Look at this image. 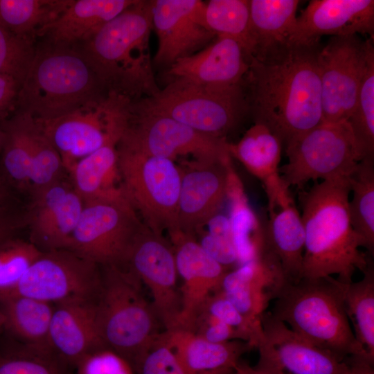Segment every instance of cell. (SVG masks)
Listing matches in <instances>:
<instances>
[{"label": "cell", "instance_id": "cell-1", "mask_svg": "<svg viewBox=\"0 0 374 374\" xmlns=\"http://www.w3.org/2000/svg\"><path fill=\"white\" fill-rule=\"evenodd\" d=\"M321 47L320 40L294 43L268 57L249 58L242 80L248 112L285 145L323 122Z\"/></svg>", "mask_w": 374, "mask_h": 374}, {"label": "cell", "instance_id": "cell-2", "mask_svg": "<svg viewBox=\"0 0 374 374\" xmlns=\"http://www.w3.org/2000/svg\"><path fill=\"white\" fill-rule=\"evenodd\" d=\"M348 177L317 181L299 193L305 231L302 278L337 276L342 283L353 281L373 262L362 238L353 229L348 211Z\"/></svg>", "mask_w": 374, "mask_h": 374}, {"label": "cell", "instance_id": "cell-3", "mask_svg": "<svg viewBox=\"0 0 374 374\" xmlns=\"http://www.w3.org/2000/svg\"><path fill=\"white\" fill-rule=\"evenodd\" d=\"M152 0L134 3L80 47L109 91L132 101L154 96L157 84L150 51Z\"/></svg>", "mask_w": 374, "mask_h": 374}, {"label": "cell", "instance_id": "cell-4", "mask_svg": "<svg viewBox=\"0 0 374 374\" xmlns=\"http://www.w3.org/2000/svg\"><path fill=\"white\" fill-rule=\"evenodd\" d=\"M109 92L80 47L44 42L35 48L15 109L49 120L100 100Z\"/></svg>", "mask_w": 374, "mask_h": 374}, {"label": "cell", "instance_id": "cell-5", "mask_svg": "<svg viewBox=\"0 0 374 374\" xmlns=\"http://www.w3.org/2000/svg\"><path fill=\"white\" fill-rule=\"evenodd\" d=\"M344 285L333 276L285 281L270 312L293 331L339 359L373 364L357 341L348 319Z\"/></svg>", "mask_w": 374, "mask_h": 374}, {"label": "cell", "instance_id": "cell-6", "mask_svg": "<svg viewBox=\"0 0 374 374\" xmlns=\"http://www.w3.org/2000/svg\"><path fill=\"white\" fill-rule=\"evenodd\" d=\"M142 286L125 266H101L100 285L93 301L103 345L123 356L134 370L145 350L163 332Z\"/></svg>", "mask_w": 374, "mask_h": 374}, {"label": "cell", "instance_id": "cell-7", "mask_svg": "<svg viewBox=\"0 0 374 374\" xmlns=\"http://www.w3.org/2000/svg\"><path fill=\"white\" fill-rule=\"evenodd\" d=\"M131 109L168 117L221 139L249 114L242 83L202 84L179 78L152 96L132 101Z\"/></svg>", "mask_w": 374, "mask_h": 374}, {"label": "cell", "instance_id": "cell-8", "mask_svg": "<svg viewBox=\"0 0 374 374\" xmlns=\"http://www.w3.org/2000/svg\"><path fill=\"white\" fill-rule=\"evenodd\" d=\"M118 168L124 197L141 222L170 239L181 231L178 204L181 171L172 160L147 154L118 141Z\"/></svg>", "mask_w": 374, "mask_h": 374}, {"label": "cell", "instance_id": "cell-9", "mask_svg": "<svg viewBox=\"0 0 374 374\" xmlns=\"http://www.w3.org/2000/svg\"><path fill=\"white\" fill-rule=\"evenodd\" d=\"M132 100L110 91L103 99L49 120L35 119L58 152L67 173L80 159L109 141L120 139Z\"/></svg>", "mask_w": 374, "mask_h": 374}, {"label": "cell", "instance_id": "cell-10", "mask_svg": "<svg viewBox=\"0 0 374 374\" xmlns=\"http://www.w3.org/2000/svg\"><path fill=\"white\" fill-rule=\"evenodd\" d=\"M287 162L279 174L288 187L348 177L362 160L348 121L322 122L285 145Z\"/></svg>", "mask_w": 374, "mask_h": 374}, {"label": "cell", "instance_id": "cell-11", "mask_svg": "<svg viewBox=\"0 0 374 374\" xmlns=\"http://www.w3.org/2000/svg\"><path fill=\"white\" fill-rule=\"evenodd\" d=\"M143 223L124 198L86 203L69 249L100 266H123Z\"/></svg>", "mask_w": 374, "mask_h": 374}, {"label": "cell", "instance_id": "cell-12", "mask_svg": "<svg viewBox=\"0 0 374 374\" xmlns=\"http://www.w3.org/2000/svg\"><path fill=\"white\" fill-rule=\"evenodd\" d=\"M100 280L101 266L72 250L42 251L11 296L30 297L53 305L93 300Z\"/></svg>", "mask_w": 374, "mask_h": 374}, {"label": "cell", "instance_id": "cell-13", "mask_svg": "<svg viewBox=\"0 0 374 374\" xmlns=\"http://www.w3.org/2000/svg\"><path fill=\"white\" fill-rule=\"evenodd\" d=\"M147 154L174 161L192 156L196 161H217L229 157L226 139L198 132L168 117L131 109L119 140Z\"/></svg>", "mask_w": 374, "mask_h": 374}, {"label": "cell", "instance_id": "cell-14", "mask_svg": "<svg viewBox=\"0 0 374 374\" xmlns=\"http://www.w3.org/2000/svg\"><path fill=\"white\" fill-rule=\"evenodd\" d=\"M359 35L332 36L317 57L323 122L347 121L357 98L371 40Z\"/></svg>", "mask_w": 374, "mask_h": 374}, {"label": "cell", "instance_id": "cell-15", "mask_svg": "<svg viewBox=\"0 0 374 374\" xmlns=\"http://www.w3.org/2000/svg\"><path fill=\"white\" fill-rule=\"evenodd\" d=\"M124 266L149 289L164 330L175 329L181 312V296L172 244L143 224L130 247Z\"/></svg>", "mask_w": 374, "mask_h": 374}, {"label": "cell", "instance_id": "cell-16", "mask_svg": "<svg viewBox=\"0 0 374 374\" xmlns=\"http://www.w3.org/2000/svg\"><path fill=\"white\" fill-rule=\"evenodd\" d=\"M262 335L254 368L265 374H346L350 364L305 339L271 312L262 319Z\"/></svg>", "mask_w": 374, "mask_h": 374}, {"label": "cell", "instance_id": "cell-17", "mask_svg": "<svg viewBox=\"0 0 374 374\" xmlns=\"http://www.w3.org/2000/svg\"><path fill=\"white\" fill-rule=\"evenodd\" d=\"M205 6L200 0H152V28L158 39L155 65L168 69L216 38L206 24Z\"/></svg>", "mask_w": 374, "mask_h": 374}, {"label": "cell", "instance_id": "cell-18", "mask_svg": "<svg viewBox=\"0 0 374 374\" xmlns=\"http://www.w3.org/2000/svg\"><path fill=\"white\" fill-rule=\"evenodd\" d=\"M24 216L30 242L42 251L69 249L84 202L71 181L62 178L33 192Z\"/></svg>", "mask_w": 374, "mask_h": 374}, {"label": "cell", "instance_id": "cell-19", "mask_svg": "<svg viewBox=\"0 0 374 374\" xmlns=\"http://www.w3.org/2000/svg\"><path fill=\"white\" fill-rule=\"evenodd\" d=\"M231 156L217 161H186L181 171L178 224L181 233L195 237L226 199Z\"/></svg>", "mask_w": 374, "mask_h": 374}, {"label": "cell", "instance_id": "cell-20", "mask_svg": "<svg viewBox=\"0 0 374 374\" xmlns=\"http://www.w3.org/2000/svg\"><path fill=\"white\" fill-rule=\"evenodd\" d=\"M286 281L275 256L260 257L229 270L220 290L262 337V319L271 300Z\"/></svg>", "mask_w": 374, "mask_h": 374}, {"label": "cell", "instance_id": "cell-21", "mask_svg": "<svg viewBox=\"0 0 374 374\" xmlns=\"http://www.w3.org/2000/svg\"><path fill=\"white\" fill-rule=\"evenodd\" d=\"M180 288L181 312L175 328L188 329L207 299L220 290L229 270L211 258L195 237L180 232L172 238Z\"/></svg>", "mask_w": 374, "mask_h": 374}, {"label": "cell", "instance_id": "cell-22", "mask_svg": "<svg viewBox=\"0 0 374 374\" xmlns=\"http://www.w3.org/2000/svg\"><path fill=\"white\" fill-rule=\"evenodd\" d=\"M374 35L373 0H312L296 19L291 42L320 40L321 36Z\"/></svg>", "mask_w": 374, "mask_h": 374}, {"label": "cell", "instance_id": "cell-23", "mask_svg": "<svg viewBox=\"0 0 374 374\" xmlns=\"http://www.w3.org/2000/svg\"><path fill=\"white\" fill-rule=\"evenodd\" d=\"M93 301L72 300L54 305L50 355L68 368H75L86 355L105 347L100 337Z\"/></svg>", "mask_w": 374, "mask_h": 374}, {"label": "cell", "instance_id": "cell-24", "mask_svg": "<svg viewBox=\"0 0 374 374\" xmlns=\"http://www.w3.org/2000/svg\"><path fill=\"white\" fill-rule=\"evenodd\" d=\"M248 69L249 59L241 45L217 36L206 47L174 63L166 75L197 84L235 85L242 83Z\"/></svg>", "mask_w": 374, "mask_h": 374}, {"label": "cell", "instance_id": "cell-25", "mask_svg": "<svg viewBox=\"0 0 374 374\" xmlns=\"http://www.w3.org/2000/svg\"><path fill=\"white\" fill-rule=\"evenodd\" d=\"M290 188L285 186L267 208L265 226L267 249L278 260L287 282L302 278L305 231Z\"/></svg>", "mask_w": 374, "mask_h": 374}, {"label": "cell", "instance_id": "cell-26", "mask_svg": "<svg viewBox=\"0 0 374 374\" xmlns=\"http://www.w3.org/2000/svg\"><path fill=\"white\" fill-rule=\"evenodd\" d=\"M135 0H69L44 30L45 42L57 46H80L106 23Z\"/></svg>", "mask_w": 374, "mask_h": 374}, {"label": "cell", "instance_id": "cell-27", "mask_svg": "<svg viewBox=\"0 0 374 374\" xmlns=\"http://www.w3.org/2000/svg\"><path fill=\"white\" fill-rule=\"evenodd\" d=\"M163 334L188 374H232L241 356L254 348L242 340L208 341L181 328Z\"/></svg>", "mask_w": 374, "mask_h": 374}, {"label": "cell", "instance_id": "cell-28", "mask_svg": "<svg viewBox=\"0 0 374 374\" xmlns=\"http://www.w3.org/2000/svg\"><path fill=\"white\" fill-rule=\"evenodd\" d=\"M299 3V0H249L250 57L262 60L292 44Z\"/></svg>", "mask_w": 374, "mask_h": 374}, {"label": "cell", "instance_id": "cell-29", "mask_svg": "<svg viewBox=\"0 0 374 374\" xmlns=\"http://www.w3.org/2000/svg\"><path fill=\"white\" fill-rule=\"evenodd\" d=\"M120 139L109 141L78 161L69 171L71 183L84 204L125 199L118 168L117 144Z\"/></svg>", "mask_w": 374, "mask_h": 374}, {"label": "cell", "instance_id": "cell-30", "mask_svg": "<svg viewBox=\"0 0 374 374\" xmlns=\"http://www.w3.org/2000/svg\"><path fill=\"white\" fill-rule=\"evenodd\" d=\"M282 144L267 127L254 123L238 143H229L228 150L231 158L261 181L269 196L283 182L279 174Z\"/></svg>", "mask_w": 374, "mask_h": 374}, {"label": "cell", "instance_id": "cell-31", "mask_svg": "<svg viewBox=\"0 0 374 374\" xmlns=\"http://www.w3.org/2000/svg\"><path fill=\"white\" fill-rule=\"evenodd\" d=\"M228 215L238 265L256 259L267 251L265 226L249 204L243 184L232 163L228 172Z\"/></svg>", "mask_w": 374, "mask_h": 374}, {"label": "cell", "instance_id": "cell-32", "mask_svg": "<svg viewBox=\"0 0 374 374\" xmlns=\"http://www.w3.org/2000/svg\"><path fill=\"white\" fill-rule=\"evenodd\" d=\"M0 305L4 328L22 341L26 348L51 356L49 331L54 305L17 295L2 300Z\"/></svg>", "mask_w": 374, "mask_h": 374}, {"label": "cell", "instance_id": "cell-33", "mask_svg": "<svg viewBox=\"0 0 374 374\" xmlns=\"http://www.w3.org/2000/svg\"><path fill=\"white\" fill-rule=\"evenodd\" d=\"M69 0H0V23L31 43L42 37Z\"/></svg>", "mask_w": 374, "mask_h": 374}, {"label": "cell", "instance_id": "cell-34", "mask_svg": "<svg viewBox=\"0 0 374 374\" xmlns=\"http://www.w3.org/2000/svg\"><path fill=\"white\" fill-rule=\"evenodd\" d=\"M361 280L344 285L345 310L354 335L374 361V266L372 262Z\"/></svg>", "mask_w": 374, "mask_h": 374}, {"label": "cell", "instance_id": "cell-35", "mask_svg": "<svg viewBox=\"0 0 374 374\" xmlns=\"http://www.w3.org/2000/svg\"><path fill=\"white\" fill-rule=\"evenodd\" d=\"M351 225L362 238L368 254H374V157L361 160L348 177Z\"/></svg>", "mask_w": 374, "mask_h": 374}, {"label": "cell", "instance_id": "cell-36", "mask_svg": "<svg viewBox=\"0 0 374 374\" xmlns=\"http://www.w3.org/2000/svg\"><path fill=\"white\" fill-rule=\"evenodd\" d=\"M368 47L354 109L347 121L362 159L374 157V47Z\"/></svg>", "mask_w": 374, "mask_h": 374}, {"label": "cell", "instance_id": "cell-37", "mask_svg": "<svg viewBox=\"0 0 374 374\" xmlns=\"http://www.w3.org/2000/svg\"><path fill=\"white\" fill-rule=\"evenodd\" d=\"M205 3V19L210 30L216 36L237 41L249 59L252 48L249 1L210 0Z\"/></svg>", "mask_w": 374, "mask_h": 374}, {"label": "cell", "instance_id": "cell-38", "mask_svg": "<svg viewBox=\"0 0 374 374\" xmlns=\"http://www.w3.org/2000/svg\"><path fill=\"white\" fill-rule=\"evenodd\" d=\"M2 166L10 182L19 189H30L31 154L22 115L15 114L4 123Z\"/></svg>", "mask_w": 374, "mask_h": 374}, {"label": "cell", "instance_id": "cell-39", "mask_svg": "<svg viewBox=\"0 0 374 374\" xmlns=\"http://www.w3.org/2000/svg\"><path fill=\"white\" fill-rule=\"evenodd\" d=\"M23 117L30 148L31 193L42 189L62 178L64 170L61 157L52 143L43 133L35 118L19 112Z\"/></svg>", "mask_w": 374, "mask_h": 374}, {"label": "cell", "instance_id": "cell-40", "mask_svg": "<svg viewBox=\"0 0 374 374\" xmlns=\"http://www.w3.org/2000/svg\"><path fill=\"white\" fill-rule=\"evenodd\" d=\"M42 251L30 241L10 238L0 243V301L15 291Z\"/></svg>", "mask_w": 374, "mask_h": 374}, {"label": "cell", "instance_id": "cell-41", "mask_svg": "<svg viewBox=\"0 0 374 374\" xmlns=\"http://www.w3.org/2000/svg\"><path fill=\"white\" fill-rule=\"evenodd\" d=\"M35 46L0 23V74L11 76L21 84L35 51Z\"/></svg>", "mask_w": 374, "mask_h": 374}, {"label": "cell", "instance_id": "cell-42", "mask_svg": "<svg viewBox=\"0 0 374 374\" xmlns=\"http://www.w3.org/2000/svg\"><path fill=\"white\" fill-rule=\"evenodd\" d=\"M0 374H71L53 357L28 348L0 358Z\"/></svg>", "mask_w": 374, "mask_h": 374}, {"label": "cell", "instance_id": "cell-43", "mask_svg": "<svg viewBox=\"0 0 374 374\" xmlns=\"http://www.w3.org/2000/svg\"><path fill=\"white\" fill-rule=\"evenodd\" d=\"M162 332L139 359L136 374H188Z\"/></svg>", "mask_w": 374, "mask_h": 374}, {"label": "cell", "instance_id": "cell-44", "mask_svg": "<svg viewBox=\"0 0 374 374\" xmlns=\"http://www.w3.org/2000/svg\"><path fill=\"white\" fill-rule=\"evenodd\" d=\"M202 308L213 316L238 330L254 348L261 337L220 290L212 294Z\"/></svg>", "mask_w": 374, "mask_h": 374}, {"label": "cell", "instance_id": "cell-45", "mask_svg": "<svg viewBox=\"0 0 374 374\" xmlns=\"http://www.w3.org/2000/svg\"><path fill=\"white\" fill-rule=\"evenodd\" d=\"M75 368L76 374H136L126 359L107 347L86 355Z\"/></svg>", "mask_w": 374, "mask_h": 374}, {"label": "cell", "instance_id": "cell-46", "mask_svg": "<svg viewBox=\"0 0 374 374\" xmlns=\"http://www.w3.org/2000/svg\"><path fill=\"white\" fill-rule=\"evenodd\" d=\"M186 330L214 343H223L233 340L244 341L238 330L213 316L203 308L197 314Z\"/></svg>", "mask_w": 374, "mask_h": 374}, {"label": "cell", "instance_id": "cell-47", "mask_svg": "<svg viewBox=\"0 0 374 374\" xmlns=\"http://www.w3.org/2000/svg\"><path fill=\"white\" fill-rule=\"evenodd\" d=\"M204 250L215 260L229 269L230 267L238 266V256L231 241L202 233L200 242H198Z\"/></svg>", "mask_w": 374, "mask_h": 374}, {"label": "cell", "instance_id": "cell-48", "mask_svg": "<svg viewBox=\"0 0 374 374\" xmlns=\"http://www.w3.org/2000/svg\"><path fill=\"white\" fill-rule=\"evenodd\" d=\"M20 87L14 78L0 74V120L15 109Z\"/></svg>", "mask_w": 374, "mask_h": 374}, {"label": "cell", "instance_id": "cell-49", "mask_svg": "<svg viewBox=\"0 0 374 374\" xmlns=\"http://www.w3.org/2000/svg\"><path fill=\"white\" fill-rule=\"evenodd\" d=\"M23 225H26L24 217H18L8 209H0V243L13 237L14 233Z\"/></svg>", "mask_w": 374, "mask_h": 374}, {"label": "cell", "instance_id": "cell-50", "mask_svg": "<svg viewBox=\"0 0 374 374\" xmlns=\"http://www.w3.org/2000/svg\"><path fill=\"white\" fill-rule=\"evenodd\" d=\"M206 225L208 226V234L233 242L228 215L219 213L212 217Z\"/></svg>", "mask_w": 374, "mask_h": 374}, {"label": "cell", "instance_id": "cell-51", "mask_svg": "<svg viewBox=\"0 0 374 374\" xmlns=\"http://www.w3.org/2000/svg\"><path fill=\"white\" fill-rule=\"evenodd\" d=\"M350 370L346 374H374L373 364L364 361L350 360Z\"/></svg>", "mask_w": 374, "mask_h": 374}, {"label": "cell", "instance_id": "cell-52", "mask_svg": "<svg viewBox=\"0 0 374 374\" xmlns=\"http://www.w3.org/2000/svg\"><path fill=\"white\" fill-rule=\"evenodd\" d=\"M232 374H265L254 368L248 364L239 361L235 366Z\"/></svg>", "mask_w": 374, "mask_h": 374}, {"label": "cell", "instance_id": "cell-53", "mask_svg": "<svg viewBox=\"0 0 374 374\" xmlns=\"http://www.w3.org/2000/svg\"><path fill=\"white\" fill-rule=\"evenodd\" d=\"M9 193L4 185L0 181V209H7Z\"/></svg>", "mask_w": 374, "mask_h": 374}, {"label": "cell", "instance_id": "cell-54", "mask_svg": "<svg viewBox=\"0 0 374 374\" xmlns=\"http://www.w3.org/2000/svg\"><path fill=\"white\" fill-rule=\"evenodd\" d=\"M4 317L1 311L0 310V331L3 328H4Z\"/></svg>", "mask_w": 374, "mask_h": 374}, {"label": "cell", "instance_id": "cell-55", "mask_svg": "<svg viewBox=\"0 0 374 374\" xmlns=\"http://www.w3.org/2000/svg\"><path fill=\"white\" fill-rule=\"evenodd\" d=\"M3 137H4L3 132V130L2 131L0 130V148H2V145H3Z\"/></svg>", "mask_w": 374, "mask_h": 374}]
</instances>
